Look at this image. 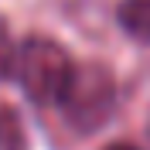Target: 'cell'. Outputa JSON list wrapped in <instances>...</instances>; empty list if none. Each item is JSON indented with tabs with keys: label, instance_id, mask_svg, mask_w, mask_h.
I'll return each instance as SVG.
<instances>
[{
	"label": "cell",
	"instance_id": "obj_1",
	"mask_svg": "<svg viewBox=\"0 0 150 150\" xmlns=\"http://www.w3.org/2000/svg\"><path fill=\"white\" fill-rule=\"evenodd\" d=\"M116 99H120V85L106 62H75L58 112L75 133L85 137V133H99L112 120Z\"/></svg>",
	"mask_w": 150,
	"mask_h": 150
},
{
	"label": "cell",
	"instance_id": "obj_2",
	"mask_svg": "<svg viewBox=\"0 0 150 150\" xmlns=\"http://www.w3.org/2000/svg\"><path fill=\"white\" fill-rule=\"evenodd\" d=\"M75 72L72 55L65 51V45H58L48 34H28L21 41L17 55V79L14 82L24 89V96L31 99V106L38 109H51L62 103L65 85Z\"/></svg>",
	"mask_w": 150,
	"mask_h": 150
},
{
	"label": "cell",
	"instance_id": "obj_3",
	"mask_svg": "<svg viewBox=\"0 0 150 150\" xmlns=\"http://www.w3.org/2000/svg\"><path fill=\"white\" fill-rule=\"evenodd\" d=\"M116 24L130 41L150 45V0H120L116 4Z\"/></svg>",
	"mask_w": 150,
	"mask_h": 150
},
{
	"label": "cell",
	"instance_id": "obj_4",
	"mask_svg": "<svg viewBox=\"0 0 150 150\" xmlns=\"http://www.w3.org/2000/svg\"><path fill=\"white\" fill-rule=\"evenodd\" d=\"M0 150H28V130L14 106H0Z\"/></svg>",
	"mask_w": 150,
	"mask_h": 150
},
{
	"label": "cell",
	"instance_id": "obj_5",
	"mask_svg": "<svg viewBox=\"0 0 150 150\" xmlns=\"http://www.w3.org/2000/svg\"><path fill=\"white\" fill-rule=\"evenodd\" d=\"M17 55H21V45L10 34L7 17H0V82L17 79Z\"/></svg>",
	"mask_w": 150,
	"mask_h": 150
},
{
	"label": "cell",
	"instance_id": "obj_6",
	"mask_svg": "<svg viewBox=\"0 0 150 150\" xmlns=\"http://www.w3.org/2000/svg\"><path fill=\"white\" fill-rule=\"evenodd\" d=\"M103 150H140L137 143H126V140H116V143H106Z\"/></svg>",
	"mask_w": 150,
	"mask_h": 150
}]
</instances>
